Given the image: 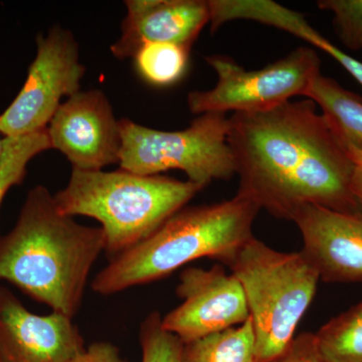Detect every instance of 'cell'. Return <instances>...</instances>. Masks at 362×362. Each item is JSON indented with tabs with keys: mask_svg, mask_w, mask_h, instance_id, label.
Returning <instances> with one entry per match:
<instances>
[{
	"mask_svg": "<svg viewBox=\"0 0 362 362\" xmlns=\"http://www.w3.org/2000/svg\"><path fill=\"white\" fill-rule=\"evenodd\" d=\"M228 143L239 176L238 192L271 216L292 221L309 204L361 211L351 192L354 163L346 143L311 100L233 113Z\"/></svg>",
	"mask_w": 362,
	"mask_h": 362,
	"instance_id": "1",
	"label": "cell"
},
{
	"mask_svg": "<svg viewBox=\"0 0 362 362\" xmlns=\"http://www.w3.org/2000/svg\"><path fill=\"white\" fill-rule=\"evenodd\" d=\"M105 247L100 226L80 225L62 214L51 192L37 185L28 192L13 230L0 237V281L74 318Z\"/></svg>",
	"mask_w": 362,
	"mask_h": 362,
	"instance_id": "2",
	"label": "cell"
},
{
	"mask_svg": "<svg viewBox=\"0 0 362 362\" xmlns=\"http://www.w3.org/2000/svg\"><path fill=\"white\" fill-rule=\"evenodd\" d=\"M259 211L240 192L228 201L185 206L146 240L110 259L90 287L109 296L161 280L197 259L226 265L254 237L252 225Z\"/></svg>",
	"mask_w": 362,
	"mask_h": 362,
	"instance_id": "3",
	"label": "cell"
},
{
	"mask_svg": "<svg viewBox=\"0 0 362 362\" xmlns=\"http://www.w3.org/2000/svg\"><path fill=\"white\" fill-rule=\"evenodd\" d=\"M189 180L166 175H141L118 169H71L54 202L66 216H88L100 223L105 252L112 259L150 237L204 189Z\"/></svg>",
	"mask_w": 362,
	"mask_h": 362,
	"instance_id": "4",
	"label": "cell"
},
{
	"mask_svg": "<svg viewBox=\"0 0 362 362\" xmlns=\"http://www.w3.org/2000/svg\"><path fill=\"white\" fill-rule=\"evenodd\" d=\"M226 266L244 290L258 362H271L294 340L315 297L318 273L301 252H279L255 237Z\"/></svg>",
	"mask_w": 362,
	"mask_h": 362,
	"instance_id": "5",
	"label": "cell"
},
{
	"mask_svg": "<svg viewBox=\"0 0 362 362\" xmlns=\"http://www.w3.org/2000/svg\"><path fill=\"white\" fill-rule=\"evenodd\" d=\"M119 124L122 140L119 165L123 170L160 175L178 169L187 180L204 187L235 175L226 114H202L180 131L151 129L129 119H121Z\"/></svg>",
	"mask_w": 362,
	"mask_h": 362,
	"instance_id": "6",
	"label": "cell"
},
{
	"mask_svg": "<svg viewBox=\"0 0 362 362\" xmlns=\"http://www.w3.org/2000/svg\"><path fill=\"white\" fill-rule=\"evenodd\" d=\"M218 82L213 89L194 90L187 106L194 115L206 113H251L270 110L306 96L314 78L321 73V61L315 51L297 47L275 63L247 71L235 59L223 54L206 57Z\"/></svg>",
	"mask_w": 362,
	"mask_h": 362,
	"instance_id": "7",
	"label": "cell"
},
{
	"mask_svg": "<svg viewBox=\"0 0 362 362\" xmlns=\"http://www.w3.org/2000/svg\"><path fill=\"white\" fill-rule=\"evenodd\" d=\"M37 47L23 89L0 115V133L6 137L47 129L62 100L80 92L86 68L73 33L54 26L37 35Z\"/></svg>",
	"mask_w": 362,
	"mask_h": 362,
	"instance_id": "8",
	"label": "cell"
},
{
	"mask_svg": "<svg viewBox=\"0 0 362 362\" xmlns=\"http://www.w3.org/2000/svg\"><path fill=\"white\" fill-rule=\"evenodd\" d=\"M176 295L182 303L162 317V325L183 343L246 322V296L237 277L221 264L181 272Z\"/></svg>",
	"mask_w": 362,
	"mask_h": 362,
	"instance_id": "9",
	"label": "cell"
},
{
	"mask_svg": "<svg viewBox=\"0 0 362 362\" xmlns=\"http://www.w3.org/2000/svg\"><path fill=\"white\" fill-rule=\"evenodd\" d=\"M47 130L52 149L63 153L73 169L103 170L120 160V124L102 90H80L68 98Z\"/></svg>",
	"mask_w": 362,
	"mask_h": 362,
	"instance_id": "10",
	"label": "cell"
},
{
	"mask_svg": "<svg viewBox=\"0 0 362 362\" xmlns=\"http://www.w3.org/2000/svg\"><path fill=\"white\" fill-rule=\"evenodd\" d=\"M86 349L73 318L33 313L0 286V362H69Z\"/></svg>",
	"mask_w": 362,
	"mask_h": 362,
	"instance_id": "11",
	"label": "cell"
},
{
	"mask_svg": "<svg viewBox=\"0 0 362 362\" xmlns=\"http://www.w3.org/2000/svg\"><path fill=\"white\" fill-rule=\"evenodd\" d=\"M303 240L301 252L326 283L362 282V211L346 214L317 206L292 218Z\"/></svg>",
	"mask_w": 362,
	"mask_h": 362,
	"instance_id": "12",
	"label": "cell"
},
{
	"mask_svg": "<svg viewBox=\"0 0 362 362\" xmlns=\"http://www.w3.org/2000/svg\"><path fill=\"white\" fill-rule=\"evenodd\" d=\"M121 37L111 45L117 59H133L144 45L170 42L192 49L209 23V1L204 0H128Z\"/></svg>",
	"mask_w": 362,
	"mask_h": 362,
	"instance_id": "13",
	"label": "cell"
},
{
	"mask_svg": "<svg viewBox=\"0 0 362 362\" xmlns=\"http://www.w3.org/2000/svg\"><path fill=\"white\" fill-rule=\"evenodd\" d=\"M305 97L321 109L322 115L346 145L362 151V97L321 73L314 78Z\"/></svg>",
	"mask_w": 362,
	"mask_h": 362,
	"instance_id": "14",
	"label": "cell"
},
{
	"mask_svg": "<svg viewBox=\"0 0 362 362\" xmlns=\"http://www.w3.org/2000/svg\"><path fill=\"white\" fill-rule=\"evenodd\" d=\"M182 362H258L251 318L240 325L183 343Z\"/></svg>",
	"mask_w": 362,
	"mask_h": 362,
	"instance_id": "15",
	"label": "cell"
},
{
	"mask_svg": "<svg viewBox=\"0 0 362 362\" xmlns=\"http://www.w3.org/2000/svg\"><path fill=\"white\" fill-rule=\"evenodd\" d=\"M314 340L322 362H362V301L324 324Z\"/></svg>",
	"mask_w": 362,
	"mask_h": 362,
	"instance_id": "16",
	"label": "cell"
},
{
	"mask_svg": "<svg viewBox=\"0 0 362 362\" xmlns=\"http://www.w3.org/2000/svg\"><path fill=\"white\" fill-rule=\"evenodd\" d=\"M263 25L273 26L291 33L332 57L345 71L362 86V63L341 51L309 25L303 14L292 11L275 1H269L262 11Z\"/></svg>",
	"mask_w": 362,
	"mask_h": 362,
	"instance_id": "17",
	"label": "cell"
},
{
	"mask_svg": "<svg viewBox=\"0 0 362 362\" xmlns=\"http://www.w3.org/2000/svg\"><path fill=\"white\" fill-rule=\"evenodd\" d=\"M190 47L170 42L143 45L133 57L140 77L150 85L168 87L181 80L187 70Z\"/></svg>",
	"mask_w": 362,
	"mask_h": 362,
	"instance_id": "18",
	"label": "cell"
},
{
	"mask_svg": "<svg viewBox=\"0 0 362 362\" xmlns=\"http://www.w3.org/2000/svg\"><path fill=\"white\" fill-rule=\"evenodd\" d=\"M49 149L52 145L47 129L18 137H4L0 157V206L11 188L23 183L28 163Z\"/></svg>",
	"mask_w": 362,
	"mask_h": 362,
	"instance_id": "19",
	"label": "cell"
},
{
	"mask_svg": "<svg viewBox=\"0 0 362 362\" xmlns=\"http://www.w3.org/2000/svg\"><path fill=\"white\" fill-rule=\"evenodd\" d=\"M139 340L141 362H182V340L163 327L159 312H152L143 320Z\"/></svg>",
	"mask_w": 362,
	"mask_h": 362,
	"instance_id": "20",
	"label": "cell"
},
{
	"mask_svg": "<svg viewBox=\"0 0 362 362\" xmlns=\"http://www.w3.org/2000/svg\"><path fill=\"white\" fill-rule=\"evenodd\" d=\"M317 6L333 13L335 33L347 49H362V0H320Z\"/></svg>",
	"mask_w": 362,
	"mask_h": 362,
	"instance_id": "21",
	"label": "cell"
},
{
	"mask_svg": "<svg viewBox=\"0 0 362 362\" xmlns=\"http://www.w3.org/2000/svg\"><path fill=\"white\" fill-rule=\"evenodd\" d=\"M271 362H322L317 354L314 333H302L295 337L284 354Z\"/></svg>",
	"mask_w": 362,
	"mask_h": 362,
	"instance_id": "22",
	"label": "cell"
},
{
	"mask_svg": "<svg viewBox=\"0 0 362 362\" xmlns=\"http://www.w3.org/2000/svg\"><path fill=\"white\" fill-rule=\"evenodd\" d=\"M69 362H129L113 343L93 342L82 354Z\"/></svg>",
	"mask_w": 362,
	"mask_h": 362,
	"instance_id": "23",
	"label": "cell"
},
{
	"mask_svg": "<svg viewBox=\"0 0 362 362\" xmlns=\"http://www.w3.org/2000/svg\"><path fill=\"white\" fill-rule=\"evenodd\" d=\"M347 148H349L350 158L354 163L351 192L362 211V151L351 145H347Z\"/></svg>",
	"mask_w": 362,
	"mask_h": 362,
	"instance_id": "24",
	"label": "cell"
},
{
	"mask_svg": "<svg viewBox=\"0 0 362 362\" xmlns=\"http://www.w3.org/2000/svg\"><path fill=\"white\" fill-rule=\"evenodd\" d=\"M1 133H0V157H1L2 151H4V139L1 138Z\"/></svg>",
	"mask_w": 362,
	"mask_h": 362,
	"instance_id": "25",
	"label": "cell"
}]
</instances>
